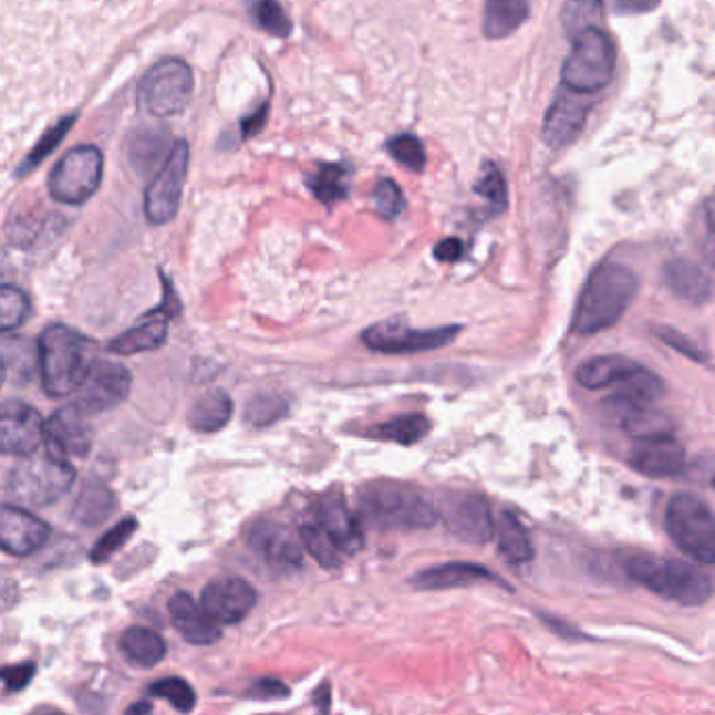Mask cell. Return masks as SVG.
I'll use <instances>...</instances> for the list:
<instances>
[{
  "label": "cell",
  "instance_id": "1",
  "mask_svg": "<svg viewBox=\"0 0 715 715\" xmlns=\"http://www.w3.org/2000/svg\"><path fill=\"white\" fill-rule=\"evenodd\" d=\"M638 288L640 281L630 267L600 265L577 299L571 330L579 336H594L613 328L636 299Z\"/></svg>",
  "mask_w": 715,
  "mask_h": 715
},
{
  "label": "cell",
  "instance_id": "2",
  "mask_svg": "<svg viewBox=\"0 0 715 715\" xmlns=\"http://www.w3.org/2000/svg\"><path fill=\"white\" fill-rule=\"evenodd\" d=\"M40 380L49 397L79 393L93 365V344L74 328L53 323L39 339Z\"/></svg>",
  "mask_w": 715,
  "mask_h": 715
},
{
  "label": "cell",
  "instance_id": "3",
  "mask_svg": "<svg viewBox=\"0 0 715 715\" xmlns=\"http://www.w3.org/2000/svg\"><path fill=\"white\" fill-rule=\"evenodd\" d=\"M623 569L640 588L682 607H701L714 594L712 577L677 558L634 555L625 560Z\"/></svg>",
  "mask_w": 715,
  "mask_h": 715
},
{
  "label": "cell",
  "instance_id": "4",
  "mask_svg": "<svg viewBox=\"0 0 715 715\" xmlns=\"http://www.w3.org/2000/svg\"><path fill=\"white\" fill-rule=\"evenodd\" d=\"M359 506L380 529H428L437 522L438 508L419 487L376 480L361 489Z\"/></svg>",
  "mask_w": 715,
  "mask_h": 715
},
{
  "label": "cell",
  "instance_id": "5",
  "mask_svg": "<svg viewBox=\"0 0 715 715\" xmlns=\"http://www.w3.org/2000/svg\"><path fill=\"white\" fill-rule=\"evenodd\" d=\"M76 480L70 462L49 456H28L9 473L7 494L28 508H44L65 496Z\"/></svg>",
  "mask_w": 715,
  "mask_h": 715
},
{
  "label": "cell",
  "instance_id": "6",
  "mask_svg": "<svg viewBox=\"0 0 715 715\" xmlns=\"http://www.w3.org/2000/svg\"><path fill=\"white\" fill-rule=\"evenodd\" d=\"M665 531L677 548L698 564L715 567V517L695 494H676L665 508Z\"/></svg>",
  "mask_w": 715,
  "mask_h": 715
},
{
  "label": "cell",
  "instance_id": "7",
  "mask_svg": "<svg viewBox=\"0 0 715 715\" xmlns=\"http://www.w3.org/2000/svg\"><path fill=\"white\" fill-rule=\"evenodd\" d=\"M616 53L611 39L594 25L583 28L562 65L567 91L590 95L602 91L615 76Z\"/></svg>",
  "mask_w": 715,
  "mask_h": 715
},
{
  "label": "cell",
  "instance_id": "8",
  "mask_svg": "<svg viewBox=\"0 0 715 715\" xmlns=\"http://www.w3.org/2000/svg\"><path fill=\"white\" fill-rule=\"evenodd\" d=\"M194 72L179 58L154 63L137 86V105L145 116L170 118L180 114L194 97Z\"/></svg>",
  "mask_w": 715,
  "mask_h": 715
},
{
  "label": "cell",
  "instance_id": "9",
  "mask_svg": "<svg viewBox=\"0 0 715 715\" xmlns=\"http://www.w3.org/2000/svg\"><path fill=\"white\" fill-rule=\"evenodd\" d=\"M103 179V154L95 145H76L49 175V194L60 204L80 206L93 198Z\"/></svg>",
  "mask_w": 715,
  "mask_h": 715
},
{
  "label": "cell",
  "instance_id": "10",
  "mask_svg": "<svg viewBox=\"0 0 715 715\" xmlns=\"http://www.w3.org/2000/svg\"><path fill=\"white\" fill-rule=\"evenodd\" d=\"M462 334V325H443L431 330L410 328L403 319H386L365 328L361 332V342L382 355H412L437 351Z\"/></svg>",
  "mask_w": 715,
  "mask_h": 715
},
{
  "label": "cell",
  "instance_id": "11",
  "mask_svg": "<svg viewBox=\"0 0 715 715\" xmlns=\"http://www.w3.org/2000/svg\"><path fill=\"white\" fill-rule=\"evenodd\" d=\"M187 170L189 145L187 141H175L170 156L162 164V168L145 191V217L152 225H166L177 217Z\"/></svg>",
  "mask_w": 715,
  "mask_h": 715
},
{
  "label": "cell",
  "instance_id": "12",
  "mask_svg": "<svg viewBox=\"0 0 715 715\" xmlns=\"http://www.w3.org/2000/svg\"><path fill=\"white\" fill-rule=\"evenodd\" d=\"M437 508L447 531L464 543L483 546L496 533V520L485 497L449 494L438 501Z\"/></svg>",
  "mask_w": 715,
  "mask_h": 715
},
{
  "label": "cell",
  "instance_id": "13",
  "mask_svg": "<svg viewBox=\"0 0 715 715\" xmlns=\"http://www.w3.org/2000/svg\"><path fill=\"white\" fill-rule=\"evenodd\" d=\"M248 548L271 569L294 573L304 567V543L290 527L276 520H257L248 529Z\"/></svg>",
  "mask_w": 715,
  "mask_h": 715
},
{
  "label": "cell",
  "instance_id": "14",
  "mask_svg": "<svg viewBox=\"0 0 715 715\" xmlns=\"http://www.w3.org/2000/svg\"><path fill=\"white\" fill-rule=\"evenodd\" d=\"M133 386L131 372L114 361H93L89 376L79 388L76 405L84 414H103L124 403Z\"/></svg>",
  "mask_w": 715,
  "mask_h": 715
},
{
  "label": "cell",
  "instance_id": "15",
  "mask_svg": "<svg viewBox=\"0 0 715 715\" xmlns=\"http://www.w3.org/2000/svg\"><path fill=\"white\" fill-rule=\"evenodd\" d=\"M44 422L39 412L20 398H7L0 407V447L7 456L28 457L44 443Z\"/></svg>",
  "mask_w": 715,
  "mask_h": 715
},
{
  "label": "cell",
  "instance_id": "16",
  "mask_svg": "<svg viewBox=\"0 0 715 715\" xmlns=\"http://www.w3.org/2000/svg\"><path fill=\"white\" fill-rule=\"evenodd\" d=\"M86 416L76 403L61 407L46 419L44 426V445L46 454L58 459L86 457L93 447V431Z\"/></svg>",
  "mask_w": 715,
  "mask_h": 715
},
{
  "label": "cell",
  "instance_id": "17",
  "mask_svg": "<svg viewBox=\"0 0 715 715\" xmlns=\"http://www.w3.org/2000/svg\"><path fill=\"white\" fill-rule=\"evenodd\" d=\"M257 590L241 577H222L201 590V607L220 625H236L257 607Z\"/></svg>",
  "mask_w": 715,
  "mask_h": 715
},
{
  "label": "cell",
  "instance_id": "18",
  "mask_svg": "<svg viewBox=\"0 0 715 715\" xmlns=\"http://www.w3.org/2000/svg\"><path fill=\"white\" fill-rule=\"evenodd\" d=\"M628 462L638 475L646 478L680 477L688 466L686 449L674 433L636 438Z\"/></svg>",
  "mask_w": 715,
  "mask_h": 715
},
{
  "label": "cell",
  "instance_id": "19",
  "mask_svg": "<svg viewBox=\"0 0 715 715\" xmlns=\"http://www.w3.org/2000/svg\"><path fill=\"white\" fill-rule=\"evenodd\" d=\"M313 515L319 527L334 539L340 552L357 555L365 546V537L359 518L351 512L342 494H325L313 506Z\"/></svg>",
  "mask_w": 715,
  "mask_h": 715
},
{
  "label": "cell",
  "instance_id": "20",
  "mask_svg": "<svg viewBox=\"0 0 715 715\" xmlns=\"http://www.w3.org/2000/svg\"><path fill=\"white\" fill-rule=\"evenodd\" d=\"M51 527L18 506L4 504L0 510V546L7 555L30 557L49 541Z\"/></svg>",
  "mask_w": 715,
  "mask_h": 715
},
{
  "label": "cell",
  "instance_id": "21",
  "mask_svg": "<svg viewBox=\"0 0 715 715\" xmlns=\"http://www.w3.org/2000/svg\"><path fill=\"white\" fill-rule=\"evenodd\" d=\"M477 583H496L506 590H512L504 577L497 576L491 569L477 564V562H445L438 567L424 569L412 577V586L424 592L437 590H456V588H470Z\"/></svg>",
  "mask_w": 715,
  "mask_h": 715
},
{
  "label": "cell",
  "instance_id": "22",
  "mask_svg": "<svg viewBox=\"0 0 715 715\" xmlns=\"http://www.w3.org/2000/svg\"><path fill=\"white\" fill-rule=\"evenodd\" d=\"M581 93H560L543 120V141L552 149H562L579 137L586 126L590 103L579 97Z\"/></svg>",
  "mask_w": 715,
  "mask_h": 715
},
{
  "label": "cell",
  "instance_id": "23",
  "mask_svg": "<svg viewBox=\"0 0 715 715\" xmlns=\"http://www.w3.org/2000/svg\"><path fill=\"white\" fill-rule=\"evenodd\" d=\"M168 615L179 636L194 646H208L222 638L220 623L208 615L206 609L187 592H177L168 600Z\"/></svg>",
  "mask_w": 715,
  "mask_h": 715
},
{
  "label": "cell",
  "instance_id": "24",
  "mask_svg": "<svg viewBox=\"0 0 715 715\" xmlns=\"http://www.w3.org/2000/svg\"><path fill=\"white\" fill-rule=\"evenodd\" d=\"M175 143H170V133L162 126H141L126 139V159L139 175L158 173L159 164H164Z\"/></svg>",
  "mask_w": 715,
  "mask_h": 715
},
{
  "label": "cell",
  "instance_id": "25",
  "mask_svg": "<svg viewBox=\"0 0 715 715\" xmlns=\"http://www.w3.org/2000/svg\"><path fill=\"white\" fill-rule=\"evenodd\" d=\"M663 283L674 297L691 304H705L714 297V281L693 260L674 259L665 262Z\"/></svg>",
  "mask_w": 715,
  "mask_h": 715
},
{
  "label": "cell",
  "instance_id": "26",
  "mask_svg": "<svg viewBox=\"0 0 715 715\" xmlns=\"http://www.w3.org/2000/svg\"><path fill=\"white\" fill-rule=\"evenodd\" d=\"M168 319L170 318L159 309L147 313L135 328L126 330L122 336L112 340L110 353L131 357L147 351H156L168 339Z\"/></svg>",
  "mask_w": 715,
  "mask_h": 715
},
{
  "label": "cell",
  "instance_id": "27",
  "mask_svg": "<svg viewBox=\"0 0 715 715\" xmlns=\"http://www.w3.org/2000/svg\"><path fill=\"white\" fill-rule=\"evenodd\" d=\"M642 365L634 359L621 355H600L588 359L577 367V382L588 391H604L613 388L619 382L636 374Z\"/></svg>",
  "mask_w": 715,
  "mask_h": 715
},
{
  "label": "cell",
  "instance_id": "28",
  "mask_svg": "<svg viewBox=\"0 0 715 715\" xmlns=\"http://www.w3.org/2000/svg\"><path fill=\"white\" fill-rule=\"evenodd\" d=\"M353 173V166L346 162H323L304 177V183L323 206L332 208L349 198Z\"/></svg>",
  "mask_w": 715,
  "mask_h": 715
},
{
  "label": "cell",
  "instance_id": "29",
  "mask_svg": "<svg viewBox=\"0 0 715 715\" xmlns=\"http://www.w3.org/2000/svg\"><path fill=\"white\" fill-rule=\"evenodd\" d=\"M497 550L510 564L520 567L531 562L536 557V548L529 536V529L518 515L506 510L496 520Z\"/></svg>",
  "mask_w": 715,
  "mask_h": 715
},
{
  "label": "cell",
  "instance_id": "30",
  "mask_svg": "<svg viewBox=\"0 0 715 715\" xmlns=\"http://www.w3.org/2000/svg\"><path fill=\"white\" fill-rule=\"evenodd\" d=\"M118 508L116 494L101 480H89L80 489L72 508V518L84 527H97L114 515Z\"/></svg>",
  "mask_w": 715,
  "mask_h": 715
},
{
  "label": "cell",
  "instance_id": "31",
  "mask_svg": "<svg viewBox=\"0 0 715 715\" xmlns=\"http://www.w3.org/2000/svg\"><path fill=\"white\" fill-rule=\"evenodd\" d=\"M529 18V0H485L483 32L491 40L512 37Z\"/></svg>",
  "mask_w": 715,
  "mask_h": 715
},
{
  "label": "cell",
  "instance_id": "32",
  "mask_svg": "<svg viewBox=\"0 0 715 715\" xmlns=\"http://www.w3.org/2000/svg\"><path fill=\"white\" fill-rule=\"evenodd\" d=\"M234 416V401L225 391H210L191 405L187 414L189 428L198 433H217Z\"/></svg>",
  "mask_w": 715,
  "mask_h": 715
},
{
  "label": "cell",
  "instance_id": "33",
  "mask_svg": "<svg viewBox=\"0 0 715 715\" xmlns=\"http://www.w3.org/2000/svg\"><path fill=\"white\" fill-rule=\"evenodd\" d=\"M2 365L4 376L18 384H28L32 380L37 367H40L39 344L34 346L32 340L23 336H4L2 339Z\"/></svg>",
  "mask_w": 715,
  "mask_h": 715
},
{
  "label": "cell",
  "instance_id": "34",
  "mask_svg": "<svg viewBox=\"0 0 715 715\" xmlns=\"http://www.w3.org/2000/svg\"><path fill=\"white\" fill-rule=\"evenodd\" d=\"M431 433V419L424 414H401L367 428L365 437L412 447Z\"/></svg>",
  "mask_w": 715,
  "mask_h": 715
},
{
  "label": "cell",
  "instance_id": "35",
  "mask_svg": "<svg viewBox=\"0 0 715 715\" xmlns=\"http://www.w3.org/2000/svg\"><path fill=\"white\" fill-rule=\"evenodd\" d=\"M120 649L133 665L139 667H154L166 656L164 638L143 625L128 628L120 638Z\"/></svg>",
  "mask_w": 715,
  "mask_h": 715
},
{
  "label": "cell",
  "instance_id": "36",
  "mask_svg": "<svg viewBox=\"0 0 715 715\" xmlns=\"http://www.w3.org/2000/svg\"><path fill=\"white\" fill-rule=\"evenodd\" d=\"M661 0H571L567 20H583L590 13H615V15H642L651 13Z\"/></svg>",
  "mask_w": 715,
  "mask_h": 715
},
{
  "label": "cell",
  "instance_id": "37",
  "mask_svg": "<svg viewBox=\"0 0 715 715\" xmlns=\"http://www.w3.org/2000/svg\"><path fill=\"white\" fill-rule=\"evenodd\" d=\"M76 120H79V114H70V116H63L58 124H53V126H51V128L40 137L39 143L30 149V154L23 158V162L18 166V170H15V175H18V177H25V175H30L37 166H40L44 159L49 158V156L60 147L61 141L65 139V135L74 128Z\"/></svg>",
  "mask_w": 715,
  "mask_h": 715
},
{
  "label": "cell",
  "instance_id": "38",
  "mask_svg": "<svg viewBox=\"0 0 715 715\" xmlns=\"http://www.w3.org/2000/svg\"><path fill=\"white\" fill-rule=\"evenodd\" d=\"M32 315V302L18 286L4 283L0 290V328L2 332H13L21 328Z\"/></svg>",
  "mask_w": 715,
  "mask_h": 715
},
{
  "label": "cell",
  "instance_id": "39",
  "mask_svg": "<svg viewBox=\"0 0 715 715\" xmlns=\"http://www.w3.org/2000/svg\"><path fill=\"white\" fill-rule=\"evenodd\" d=\"M300 537L307 548V552L318 560L323 569H339L340 548L334 543V539L328 536L318 522L315 525H302L300 527Z\"/></svg>",
  "mask_w": 715,
  "mask_h": 715
},
{
  "label": "cell",
  "instance_id": "40",
  "mask_svg": "<svg viewBox=\"0 0 715 715\" xmlns=\"http://www.w3.org/2000/svg\"><path fill=\"white\" fill-rule=\"evenodd\" d=\"M250 15L262 32L276 39H288L292 32V21L288 20L278 0H252Z\"/></svg>",
  "mask_w": 715,
  "mask_h": 715
},
{
  "label": "cell",
  "instance_id": "41",
  "mask_svg": "<svg viewBox=\"0 0 715 715\" xmlns=\"http://www.w3.org/2000/svg\"><path fill=\"white\" fill-rule=\"evenodd\" d=\"M288 414V401L279 395H257L246 403L243 422L252 428H267Z\"/></svg>",
  "mask_w": 715,
  "mask_h": 715
},
{
  "label": "cell",
  "instance_id": "42",
  "mask_svg": "<svg viewBox=\"0 0 715 715\" xmlns=\"http://www.w3.org/2000/svg\"><path fill=\"white\" fill-rule=\"evenodd\" d=\"M147 695L168 701L180 714L194 712L196 709V703H198L196 691L189 686V682H185L180 677H164V680H158L156 684H152L147 688Z\"/></svg>",
  "mask_w": 715,
  "mask_h": 715
},
{
  "label": "cell",
  "instance_id": "43",
  "mask_svg": "<svg viewBox=\"0 0 715 715\" xmlns=\"http://www.w3.org/2000/svg\"><path fill=\"white\" fill-rule=\"evenodd\" d=\"M139 522L135 518H124L120 520L116 527H112L105 536L101 537L100 541L95 543V548L91 550V560L95 564H103L107 562L110 558L114 557L118 550H122L131 537L135 536Z\"/></svg>",
  "mask_w": 715,
  "mask_h": 715
},
{
  "label": "cell",
  "instance_id": "44",
  "mask_svg": "<svg viewBox=\"0 0 715 715\" xmlns=\"http://www.w3.org/2000/svg\"><path fill=\"white\" fill-rule=\"evenodd\" d=\"M475 191L487 201L491 213L497 215V213L506 210V206H508V187H506V179H504V175H501V170L497 168L496 164L485 166Z\"/></svg>",
  "mask_w": 715,
  "mask_h": 715
},
{
  "label": "cell",
  "instance_id": "45",
  "mask_svg": "<svg viewBox=\"0 0 715 715\" xmlns=\"http://www.w3.org/2000/svg\"><path fill=\"white\" fill-rule=\"evenodd\" d=\"M386 149L401 166L410 168L412 173H422L426 166V152L416 135H410V133L397 135L386 141Z\"/></svg>",
  "mask_w": 715,
  "mask_h": 715
},
{
  "label": "cell",
  "instance_id": "46",
  "mask_svg": "<svg viewBox=\"0 0 715 715\" xmlns=\"http://www.w3.org/2000/svg\"><path fill=\"white\" fill-rule=\"evenodd\" d=\"M651 332H653L656 339L661 340V342H665L670 349L677 351L682 357L691 359V361H695V363H707L709 355H707V353L696 344L695 340L688 339L684 332H680L676 328L655 323V325H651Z\"/></svg>",
  "mask_w": 715,
  "mask_h": 715
},
{
  "label": "cell",
  "instance_id": "47",
  "mask_svg": "<svg viewBox=\"0 0 715 715\" xmlns=\"http://www.w3.org/2000/svg\"><path fill=\"white\" fill-rule=\"evenodd\" d=\"M374 206L382 219L395 220L405 208V196L393 179H382L374 189Z\"/></svg>",
  "mask_w": 715,
  "mask_h": 715
},
{
  "label": "cell",
  "instance_id": "48",
  "mask_svg": "<svg viewBox=\"0 0 715 715\" xmlns=\"http://www.w3.org/2000/svg\"><path fill=\"white\" fill-rule=\"evenodd\" d=\"M37 674L34 663H21V665H9L2 670V682L7 691H21L30 684V680Z\"/></svg>",
  "mask_w": 715,
  "mask_h": 715
},
{
  "label": "cell",
  "instance_id": "49",
  "mask_svg": "<svg viewBox=\"0 0 715 715\" xmlns=\"http://www.w3.org/2000/svg\"><path fill=\"white\" fill-rule=\"evenodd\" d=\"M290 695V688L279 682V680H259L250 691H248V696H255V698H260V701H267V698H283V696Z\"/></svg>",
  "mask_w": 715,
  "mask_h": 715
},
{
  "label": "cell",
  "instance_id": "50",
  "mask_svg": "<svg viewBox=\"0 0 715 715\" xmlns=\"http://www.w3.org/2000/svg\"><path fill=\"white\" fill-rule=\"evenodd\" d=\"M267 116H269V103H262L259 110H255L252 114H248L246 118L241 120V135L243 139H250L255 135H259L260 131L267 124Z\"/></svg>",
  "mask_w": 715,
  "mask_h": 715
},
{
  "label": "cell",
  "instance_id": "51",
  "mask_svg": "<svg viewBox=\"0 0 715 715\" xmlns=\"http://www.w3.org/2000/svg\"><path fill=\"white\" fill-rule=\"evenodd\" d=\"M462 255H464L462 239L447 238L438 241L437 246H435V259L441 260V262H456V260L462 259Z\"/></svg>",
  "mask_w": 715,
  "mask_h": 715
},
{
  "label": "cell",
  "instance_id": "52",
  "mask_svg": "<svg viewBox=\"0 0 715 715\" xmlns=\"http://www.w3.org/2000/svg\"><path fill=\"white\" fill-rule=\"evenodd\" d=\"M149 712H152V703H137L126 709V714H149Z\"/></svg>",
  "mask_w": 715,
  "mask_h": 715
},
{
  "label": "cell",
  "instance_id": "53",
  "mask_svg": "<svg viewBox=\"0 0 715 715\" xmlns=\"http://www.w3.org/2000/svg\"><path fill=\"white\" fill-rule=\"evenodd\" d=\"M712 485H714V489H715V478H714V480H712Z\"/></svg>",
  "mask_w": 715,
  "mask_h": 715
}]
</instances>
